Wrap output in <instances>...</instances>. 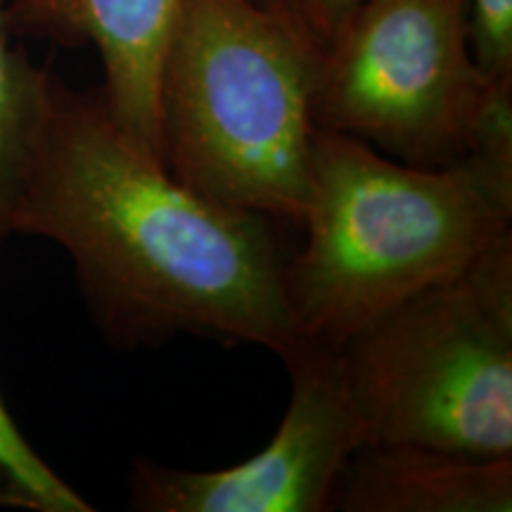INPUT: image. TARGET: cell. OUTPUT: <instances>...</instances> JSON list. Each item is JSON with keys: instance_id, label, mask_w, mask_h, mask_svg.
<instances>
[{"instance_id": "1", "label": "cell", "mask_w": 512, "mask_h": 512, "mask_svg": "<svg viewBox=\"0 0 512 512\" xmlns=\"http://www.w3.org/2000/svg\"><path fill=\"white\" fill-rule=\"evenodd\" d=\"M275 223L197 195L121 126L100 88L79 93L55 79L15 233L72 256L114 344L188 332L285 361L299 339Z\"/></svg>"}, {"instance_id": "2", "label": "cell", "mask_w": 512, "mask_h": 512, "mask_svg": "<svg viewBox=\"0 0 512 512\" xmlns=\"http://www.w3.org/2000/svg\"><path fill=\"white\" fill-rule=\"evenodd\" d=\"M304 245L287 259L299 344L337 349L512 238V121L444 166L316 128Z\"/></svg>"}, {"instance_id": "3", "label": "cell", "mask_w": 512, "mask_h": 512, "mask_svg": "<svg viewBox=\"0 0 512 512\" xmlns=\"http://www.w3.org/2000/svg\"><path fill=\"white\" fill-rule=\"evenodd\" d=\"M316 57L254 0H181L157 76L159 162L197 195L302 228Z\"/></svg>"}, {"instance_id": "4", "label": "cell", "mask_w": 512, "mask_h": 512, "mask_svg": "<svg viewBox=\"0 0 512 512\" xmlns=\"http://www.w3.org/2000/svg\"><path fill=\"white\" fill-rule=\"evenodd\" d=\"M337 351L368 444L512 456V238Z\"/></svg>"}, {"instance_id": "5", "label": "cell", "mask_w": 512, "mask_h": 512, "mask_svg": "<svg viewBox=\"0 0 512 512\" xmlns=\"http://www.w3.org/2000/svg\"><path fill=\"white\" fill-rule=\"evenodd\" d=\"M311 117L399 162L444 166L512 121V91L472 60L463 0H363L316 60Z\"/></svg>"}, {"instance_id": "6", "label": "cell", "mask_w": 512, "mask_h": 512, "mask_svg": "<svg viewBox=\"0 0 512 512\" xmlns=\"http://www.w3.org/2000/svg\"><path fill=\"white\" fill-rule=\"evenodd\" d=\"M292 392L273 439L221 470H178L138 458L128 503L138 512H330L344 467L368 444L337 349L297 344Z\"/></svg>"}, {"instance_id": "7", "label": "cell", "mask_w": 512, "mask_h": 512, "mask_svg": "<svg viewBox=\"0 0 512 512\" xmlns=\"http://www.w3.org/2000/svg\"><path fill=\"white\" fill-rule=\"evenodd\" d=\"M181 0H10L17 36L93 46L100 93L121 126L159 159L157 76Z\"/></svg>"}, {"instance_id": "8", "label": "cell", "mask_w": 512, "mask_h": 512, "mask_svg": "<svg viewBox=\"0 0 512 512\" xmlns=\"http://www.w3.org/2000/svg\"><path fill=\"white\" fill-rule=\"evenodd\" d=\"M332 510L510 512L512 456L482 458L370 441L344 467Z\"/></svg>"}, {"instance_id": "9", "label": "cell", "mask_w": 512, "mask_h": 512, "mask_svg": "<svg viewBox=\"0 0 512 512\" xmlns=\"http://www.w3.org/2000/svg\"><path fill=\"white\" fill-rule=\"evenodd\" d=\"M10 0H0V245L15 235V216L46 121L55 76L17 43Z\"/></svg>"}, {"instance_id": "10", "label": "cell", "mask_w": 512, "mask_h": 512, "mask_svg": "<svg viewBox=\"0 0 512 512\" xmlns=\"http://www.w3.org/2000/svg\"><path fill=\"white\" fill-rule=\"evenodd\" d=\"M0 508L27 512H91L83 496L34 451L0 396Z\"/></svg>"}, {"instance_id": "11", "label": "cell", "mask_w": 512, "mask_h": 512, "mask_svg": "<svg viewBox=\"0 0 512 512\" xmlns=\"http://www.w3.org/2000/svg\"><path fill=\"white\" fill-rule=\"evenodd\" d=\"M472 60L489 83L512 91V0H463Z\"/></svg>"}, {"instance_id": "12", "label": "cell", "mask_w": 512, "mask_h": 512, "mask_svg": "<svg viewBox=\"0 0 512 512\" xmlns=\"http://www.w3.org/2000/svg\"><path fill=\"white\" fill-rule=\"evenodd\" d=\"M309 53L323 55L363 0H254Z\"/></svg>"}]
</instances>
